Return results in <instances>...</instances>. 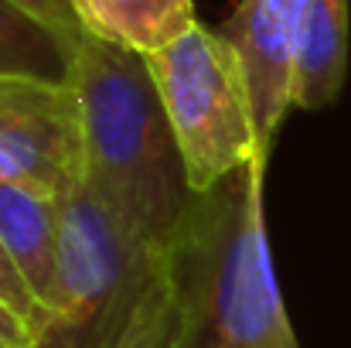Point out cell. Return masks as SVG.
Masks as SVG:
<instances>
[{"label": "cell", "mask_w": 351, "mask_h": 348, "mask_svg": "<svg viewBox=\"0 0 351 348\" xmlns=\"http://www.w3.org/2000/svg\"><path fill=\"white\" fill-rule=\"evenodd\" d=\"M7 3H14L17 10L38 17L41 24H48V27L69 34V38H82L86 34L82 24H79V17H75L72 0H7Z\"/></svg>", "instance_id": "13"}, {"label": "cell", "mask_w": 351, "mask_h": 348, "mask_svg": "<svg viewBox=\"0 0 351 348\" xmlns=\"http://www.w3.org/2000/svg\"><path fill=\"white\" fill-rule=\"evenodd\" d=\"M0 338L3 342H10L14 348H34V342H38V335L0 301Z\"/></svg>", "instance_id": "14"}, {"label": "cell", "mask_w": 351, "mask_h": 348, "mask_svg": "<svg viewBox=\"0 0 351 348\" xmlns=\"http://www.w3.org/2000/svg\"><path fill=\"white\" fill-rule=\"evenodd\" d=\"M113 348H178V311L171 297L167 273L157 280V287L147 294L126 332Z\"/></svg>", "instance_id": "11"}, {"label": "cell", "mask_w": 351, "mask_h": 348, "mask_svg": "<svg viewBox=\"0 0 351 348\" xmlns=\"http://www.w3.org/2000/svg\"><path fill=\"white\" fill-rule=\"evenodd\" d=\"M86 178L117 219L150 249H171L195 192L147 55L82 34L72 79Z\"/></svg>", "instance_id": "2"}, {"label": "cell", "mask_w": 351, "mask_h": 348, "mask_svg": "<svg viewBox=\"0 0 351 348\" xmlns=\"http://www.w3.org/2000/svg\"><path fill=\"white\" fill-rule=\"evenodd\" d=\"M62 198L31 185L0 181V249L48 318L62 273Z\"/></svg>", "instance_id": "7"}, {"label": "cell", "mask_w": 351, "mask_h": 348, "mask_svg": "<svg viewBox=\"0 0 351 348\" xmlns=\"http://www.w3.org/2000/svg\"><path fill=\"white\" fill-rule=\"evenodd\" d=\"M348 76V0H307L297 65H293V106L324 110L341 96Z\"/></svg>", "instance_id": "8"}, {"label": "cell", "mask_w": 351, "mask_h": 348, "mask_svg": "<svg viewBox=\"0 0 351 348\" xmlns=\"http://www.w3.org/2000/svg\"><path fill=\"white\" fill-rule=\"evenodd\" d=\"M82 178L86 140L75 86L0 76V181L65 195Z\"/></svg>", "instance_id": "5"}, {"label": "cell", "mask_w": 351, "mask_h": 348, "mask_svg": "<svg viewBox=\"0 0 351 348\" xmlns=\"http://www.w3.org/2000/svg\"><path fill=\"white\" fill-rule=\"evenodd\" d=\"M0 301L41 338V332L48 328V314L38 308V301L27 294V287H24V280L17 277V270L10 266V259L3 256V249H0ZM38 345V342H34Z\"/></svg>", "instance_id": "12"}, {"label": "cell", "mask_w": 351, "mask_h": 348, "mask_svg": "<svg viewBox=\"0 0 351 348\" xmlns=\"http://www.w3.org/2000/svg\"><path fill=\"white\" fill-rule=\"evenodd\" d=\"M304 10L307 0H239L229 21L219 27L245 72L266 147H273L276 130L293 110V65Z\"/></svg>", "instance_id": "6"}, {"label": "cell", "mask_w": 351, "mask_h": 348, "mask_svg": "<svg viewBox=\"0 0 351 348\" xmlns=\"http://www.w3.org/2000/svg\"><path fill=\"white\" fill-rule=\"evenodd\" d=\"M164 273L167 256L140 242L82 178L62 198L58 301L34 348H113Z\"/></svg>", "instance_id": "3"}, {"label": "cell", "mask_w": 351, "mask_h": 348, "mask_svg": "<svg viewBox=\"0 0 351 348\" xmlns=\"http://www.w3.org/2000/svg\"><path fill=\"white\" fill-rule=\"evenodd\" d=\"M0 348H14V345H10V342H3V338H0Z\"/></svg>", "instance_id": "15"}, {"label": "cell", "mask_w": 351, "mask_h": 348, "mask_svg": "<svg viewBox=\"0 0 351 348\" xmlns=\"http://www.w3.org/2000/svg\"><path fill=\"white\" fill-rule=\"evenodd\" d=\"M266 161L195 195L167 249L178 348H300L269 256Z\"/></svg>", "instance_id": "1"}, {"label": "cell", "mask_w": 351, "mask_h": 348, "mask_svg": "<svg viewBox=\"0 0 351 348\" xmlns=\"http://www.w3.org/2000/svg\"><path fill=\"white\" fill-rule=\"evenodd\" d=\"M147 65L154 72L195 195L215 188L256 161H269L245 72L219 31L195 24L167 48L147 55Z\"/></svg>", "instance_id": "4"}, {"label": "cell", "mask_w": 351, "mask_h": 348, "mask_svg": "<svg viewBox=\"0 0 351 348\" xmlns=\"http://www.w3.org/2000/svg\"><path fill=\"white\" fill-rule=\"evenodd\" d=\"M86 34L154 55L198 24L191 0H72Z\"/></svg>", "instance_id": "9"}, {"label": "cell", "mask_w": 351, "mask_h": 348, "mask_svg": "<svg viewBox=\"0 0 351 348\" xmlns=\"http://www.w3.org/2000/svg\"><path fill=\"white\" fill-rule=\"evenodd\" d=\"M82 38H69L38 17L0 0V76H34L69 82L75 48Z\"/></svg>", "instance_id": "10"}]
</instances>
